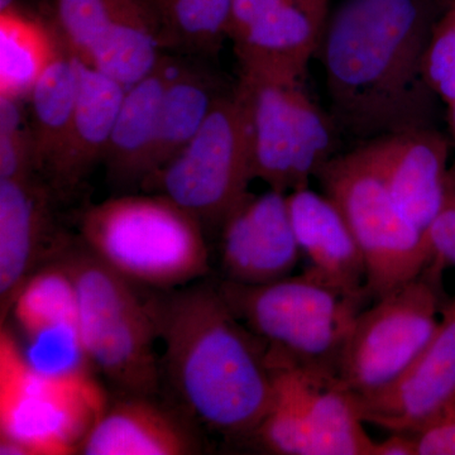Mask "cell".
Masks as SVG:
<instances>
[{
	"label": "cell",
	"instance_id": "obj_23",
	"mask_svg": "<svg viewBox=\"0 0 455 455\" xmlns=\"http://www.w3.org/2000/svg\"><path fill=\"white\" fill-rule=\"evenodd\" d=\"M82 61L62 41L59 52L41 75L31 94L29 114L36 171L44 175L55 158L73 122L80 92Z\"/></svg>",
	"mask_w": 455,
	"mask_h": 455
},
{
	"label": "cell",
	"instance_id": "obj_30",
	"mask_svg": "<svg viewBox=\"0 0 455 455\" xmlns=\"http://www.w3.org/2000/svg\"><path fill=\"white\" fill-rule=\"evenodd\" d=\"M433 259L455 265V194H449L436 220L427 232Z\"/></svg>",
	"mask_w": 455,
	"mask_h": 455
},
{
	"label": "cell",
	"instance_id": "obj_27",
	"mask_svg": "<svg viewBox=\"0 0 455 455\" xmlns=\"http://www.w3.org/2000/svg\"><path fill=\"white\" fill-rule=\"evenodd\" d=\"M113 0H50L51 23L77 59L89 64Z\"/></svg>",
	"mask_w": 455,
	"mask_h": 455
},
{
	"label": "cell",
	"instance_id": "obj_5",
	"mask_svg": "<svg viewBox=\"0 0 455 455\" xmlns=\"http://www.w3.org/2000/svg\"><path fill=\"white\" fill-rule=\"evenodd\" d=\"M236 317L274 357L338 373L341 349L367 298L344 295L307 272L266 284H217Z\"/></svg>",
	"mask_w": 455,
	"mask_h": 455
},
{
	"label": "cell",
	"instance_id": "obj_13",
	"mask_svg": "<svg viewBox=\"0 0 455 455\" xmlns=\"http://www.w3.org/2000/svg\"><path fill=\"white\" fill-rule=\"evenodd\" d=\"M300 253L287 196L272 188L248 194L220 228L221 269L230 283L266 284L291 276Z\"/></svg>",
	"mask_w": 455,
	"mask_h": 455
},
{
	"label": "cell",
	"instance_id": "obj_28",
	"mask_svg": "<svg viewBox=\"0 0 455 455\" xmlns=\"http://www.w3.org/2000/svg\"><path fill=\"white\" fill-rule=\"evenodd\" d=\"M20 99L0 98V180L37 175L29 123Z\"/></svg>",
	"mask_w": 455,
	"mask_h": 455
},
{
	"label": "cell",
	"instance_id": "obj_19",
	"mask_svg": "<svg viewBox=\"0 0 455 455\" xmlns=\"http://www.w3.org/2000/svg\"><path fill=\"white\" fill-rule=\"evenodd\" d=\"M173 68L175 60L164 55L151 73L125 90L103 158L114 187L140 188L151 175L161 107Z\"/></svg>",
	"mask_w": 455,
	"mask_h": 455
},
{
	"label": "cell",
	"instance_id": "obj_14",
	"mask_svg": "<svg viewBox=\"0 0 455 455\" xmlns=\"http://www.w3.org/2000/svg\"><path fill=\"white\" fill-rule=\"evenodd\" d=\"M398 208L427 232L447 202L448 140L433 127L396 132L358 147Z\"/></svg>",
	"mask_w": 455,
	"mask_h": 455
},
{
	"label": "cell",
	"instance_id": "obj_8",
	"mask_svg": "<svg viewBox=\"0 0 455 455\" xmlns=\"http://www.w3.org/2000/svg\"><path fill=\"white\" fill-rule=\"evenodd\" d=\"M316 178L361 248L370 298L377 300L423 274L433 259L427 233L398 208L358 148L334 156Z\"/></svg>",
	"mask_w": 455,
	"mask_h": 455
},
{
	"label": "cell",
	"instance_id": "obj_1",
	"mask_svg": "<svg viewBox=\"0 0 455 455\" xmlns=\"http://www.w3.org/2000/svg\"><path fill=\"white\" fill-rule=\"evenodd\" d=\"M436 0H343L317 53L335 124L371 140L431 127L424 56L439 20Z\"/></svg>",
	"mask_w": 455,
	"mask_h": 455
},
{
	"label": "cell",
	"instance_id": "obj_26",
	"mask_svg": "<svg viewBox=\"0 0 455 455\" xmlns=\"http://www.w3.org/2000/svg\"><path fill=\"white\" fill-rule=\"evenodd\" d=\"M11 314L28 339L60 326H76V292L59 259L51 260L27 281Z\"/></svg>",
	"mask_w": 455,
	"mask_h": 455
},
{
	"label": "cell",
	"instance_id": "obj_4",
	"mask_svg": "<svg viewBox=\"0 0 455 455\" xmlns=\"http://www.w3.org/2000/svg\"><path fill=\"white\" fill-rule=\"evenodd\" d=\"M76 292V331L89 362L121 394L157 396L163 381L154 320L136 284L66 235L56 259Z\"/></svg>",
	"mask_w": 455,
	"mask_h": 455
},
{
	"label": "cell",
	"instance_id": "obj_31",
	"mask_svg": "<svg viewBox=\"0 0 455 455\" xmlns=\"http://www.w3.org/2000/svg\"><path fill=\"white\" fill-rule=\"evenodd\" d=\"M409 435L414 440L415 455H455V420L442 419Z\"/></svg>",
	"mask_w": 455,
	"mask_h": 455
},
{
	"label": "cell",
	"instance_id": "obj_16",
	"mask_svg": "<svg viewBox=\"0 0 455 455\" xmlns=\"http://www.w3.org/2000/svg\"><path fill=\"white\" fill-rule=\"evenodd\" d=\"M156 396L121 394L107 403L79 448L84 455H188L202 451L194 421Z\"/></svg>",
	"mask_w": 455,
	"mask_h": 455
},
{
	"label": "cell",
	"instance_id": "obj_2",
	"mask_svg": "<svg viewBox=\"0 0 455 455\" xmlns=\"http://www.w3.org/2000/svg\"><path fill=\"white\" fill-rule=\"evenodd\" d=\"M164 346L163 379L194 423L251 440L274 401L267 346L236 317L217 284L158 290L146 299Z\"/></svg>",
	"mask_w": 455,
	"mask_h": 455
},
{
	"label": "cell",
	"instance_id": "obj_10",
	"mask_svg": "<svg viewBox=\"0 0 455 455\" xmlns=\"http://www.w3.org/2000/svg\"><path fill=\"white\" fill-rule=\"evenodd\" d=\"M438 326L435 291L423 272L358 314L341 349L338 376L355 394L379 387L427 347Z\"/></svg>",
	"mask_w": 455,
	"mask_h": 455
},
{
	"label": "cell",
	"instance_id": "obj_37",
	"mask_svg": "<svg viewBox=\"0 0 455 455\" xmlns=\"http://www.w3.org/2000/svg\"><path fill=\"white\" fill-rule=\"evenodd\" d=\"M453 2L455 3V0H453ZM453 2H451V3H453Z\"/></svg>",
	"mask_w": 455,
	"mask_h": 455
},
{
	"label": "cell",
	"instance_id": "obj_18",
	"mask_svg": "<svg viewBox=\"0 0 455 455\" xmlns=\"http://www.w3.org/2000/svg\"><path fill=\"white\" fill-rule=\"evenodd\" d=\"M82 61V60H80ZM80 92L73 122L61 148L42 179L56 200L74 196L98 163H103L125 89L82 61Z\"/></svg>",
	"mask_w": 455,
	"mask_h": 455
},
{
	"label": "cell",
	"instance_id": "obj_36",
	"mask_svg": "<svg viewBox=\"0 0 455 455\" xmlns=\"http://www.w3.org/2000/svg\"><path fill=\"white\" fill-rule=\"evenodd\" d=\"M447 2L451 3V2H453V0H447Z\"/></svg>",
	"mask_w": 455,
	"mask_h": 455
},
{
	"label": "cell",
	"instance_id": "obj_12",
	"mask_svg": "<svg viewBox=\"0 0 455 455\" xmlns=\"http://www.w3.org/2000/svg\"><path fill=\"white\" fill-rule=\"evenodd\" d=\"M56 197L38 175L0 180V322L11 315L18 293L64 243L53 226Z\"/></svg>",
	"mask_w": 455,
	"mask_h": 455
},
{
	"label": "cell",
	"instance_id": "obj_17",
	"mask_svg": "<svg viewBox=\"0 0 455 455\" xmlns=\"http://www.w3.org/2000/svg\"><path fill=\"white\" fill-rule=\"evenodd\" d=\"M287 205L296 241L310 260L305 272L344 295L370 298L363 254L337 204L307 187L291 191Z\"/></svg>",
	"mask_w": 455,
	"mask_h": 455
},
{
	"label": "cell",
	"instance_id": "obj_20",
	"mask_svg": "<svg viewBox=\"0 0 455 455\" xmlns=\"http://www.w3.org/2000/svg\"><path fill=\"white\" fill-rule=\"evenodd\" d=\"M280 361L298 394L309 455H374L377 442L368 435L353 392L338 373Z\"/></svg>",
	"mask_w": 455,
	"mask_h": 455
},
{
	"label": "cell",
	"instance_id": "obj_33",
	"mask_svg": "<svg viewBox=\"0 0 455 455\" xmlns=\"http://www.w3.org/2000/svg\"><path fill=\"white\" fill-rule=\"evenodd\" d=\"M448 112L449 124H451V133H453L455 140V101H453L451 104H449Z\"/></svg>",
	"mask_w": 455,
	"mask_h": 455
},
{
	"label": "cell",
	"instance_id": "obj_21",
	"mask_svg": "<svg viewBox=\"0 0 455 455\" xmlns=\"http://www.w3.org/2000/svg\"><path fill=\"white\" fill-rule=\"evenodd\" d=\"M164 20L157 0H113L89 66L125 89L164 59Z\"/></svg>",
	"mask_w": 455,
	"mask_h": 455
},
{
	"label": "cell",
	"instance_id": "obj_9",
	"mask_svg": "<svg viewBox=\"0 0 455 455\" xmlns=\"http://www.w3.org/2000/svg\"><path fill=\"white\" fill-rule=\"evenodd\" d=\"M106 401L84 371L35 370L2 331V438L22 443L33 455L77 451Z\"/></svg>",
	"mask_w": 455,
	"mask_h": 455
},
{
	"label": "cell",
	"instance_id": "obj_34",
	"mask_svg": "<svg viewBox=\"0 0 455 455\" xmlns=\"http://www.w3.org/2000/svg\"><path fill=\"white\" fill-rule=\"evenodd\" d=\"M442 419H447V420H455V397L453 400H451V403H449L447 410H445L444 414H443L439 420H442Z\"/></svg>",
	"mask_w": 455,
	"mask_h": 455
},
{
	"label": "cell",
	"instance_id": "obj_24",
	"mask_svg": "<svg viewBox=\"0 0 455 455\" xmlns=\"http://www.w3.org/2000/svg\"><path fill=\"white\" fill-rule=\"evenodd\" d=\"M61 44L52 23L20 7L0 12V98L27 100Z\"/></svg>",
	"mask_w": 455,
	"mask_h": 455
},
{
	"label": "cell",
	"instance_id": "obj_29",
	"mask_svg": "<svg viewBox=\"0 0 455 455\" xmlns=\"http://www.w3.org/2000/svg\"><path fill=\"white\" fill-rule=\"evenodd\" d=\"M424 77L435 97L455 101V3L439 18L424 56Z\"/></svg>",
	"mask_w": 455,
	"mask_h": 455
},
{
	"label": "cell",
	"instance_id": "obj_38",
	"mask_svg": "<svg viewBox=\"0 0 455 455\" xmlns=\"http://www.w3.org/2000/svg\"><path fill=\"white\" fill-rule=\"evenodd\" d=\"M455 310V309H454Z\"/></svg>",
	"mask_w": 455,
	"mask_h": 455
},
{
	"label": "cell",
	"instance_id": "obj_32",
	"mask_svg": "<svg viewBox=\"0 0 455 455\" xmlns=\"http://www.w3.org/2000/svg\"><path fill=\"white\" fill-rule=\"evenodd\" d=\"M374 455H415L414 440L409 434H391L390 438L377 442Z\"/></svg>",
	"mask_w": 455,
	"mask_h": 455
},
{
	"label": "cell",
	"instance_id": "obj_25",
	"mask_svg": "<svg viewBox=\"0 0 455 455\" xmlns=\"http://www.w3.org/2000/svg\"><path fill=\"white\" fill-rule=\"evenodd\" d=\"M164 50L209 57L228 38L233 0H157Z\"/></svg>",
	"mask_w": 455,
	"mask_h": 455
},
{
	"label": "cell",
	"instance_id": "obj_3",
	"mask_svg": "<svg viewBox=\"0 0 455 455\" xmlns=\"http://www.w3.org/2000/svg\"><path fill=\"white\" fill-rule=\"evenodd\" d=\"M79 230L98 259L134 284L176 289L211 269L202 224L160 194L95 204L83 212Z\"/></svg>",
	"mask_w": 455,
	"mask_h": 455
},
{
	"label": "cell",
	"instance_id": "obj_6",
	"mask_svg": "<svg viewBox=\"0 0 455 455\" xmlns=\"http://www.w3.org/2000/svg\"><path fill=\"white\" fill-rule=\"evenodd\" d=\"M235 92L250 131L254 179L283 194L309 187L337 156L339 128L307 94L304 77L239 68Z\"/></svg>",
	"mask_w": 455,
	"mask_h": 455
},
{
	"label": "cell",
	"instance_id": "obj_15",
	"mask_svg": "<svg viewBox=\"0 0 455 455\" xmlns=\"http://www.w3.org/2000/svg\"><path fill=\"white\" fill-rule=\"evenodd\" d=\"M329 14V0H265L230 29L239 68L304 77Z\"/></svg>",
	"mask_w": 455,
	"mask_h": 455
},
{
	"label": "cell",
	"instance_id": "obj_35",
	"mask_svg": "<svg viewBox=\"0 0 455 455\" xmlns=\"http://www.w3.org/2000/svg\"><path fill=\"white\" fill-rule=\"evenodd\" d=\"M16 7H20L18 0H0V12Z\"/></svg>",
	"mask_w": 455,
	"mask_h": 455
},
{
	"label": "cell",
	"instance_id": "obj_7",
	"mask_svg": "<svg viewBox=\"0 0 455 455\" xmlns=\"http://www.w3.org/2000/svg\"><path fill=\"white\" fill-rule=\"evenodd\" d=\"M253 179L250 131L233 88L196 137L140 188L169 197L193 215L208 235L220 232L230 212L250 194Z\"/></svg>",
	"mask_w": 455,
	"mask_h": 455
},
{
	"label": "cell",
	"instance_id": "obj_11",
	"mask_svg": "<svg viewBox=\"0 0 455 455\" xmlns=\"http://www.w3.org/2000/svg\"><path fill=\"white\" fill-rule=\"evenodd\" d=\"M353 397L364 424L391 434L418 433L438 421L455 397V310L394 379Z\"/></svg>",
	"mask_w": 455,
	"mask_h": 455
},
{
	"label": "cell",
	"instance_id": "obj_22",
	"mask_svg": "<svg viewBox=\"0 0 455 455\" xmlns=\"http://www.w3.org/2000/svg\"><path fill=\"white\" fill-rule=\"evenodd\" d=\"M232 90L206 68L175 62L161 107L151 175L196 137L220 99Z\"/></svg>",
	"mask_w": 455,
	"mask_h": 455
}]
</instances>
